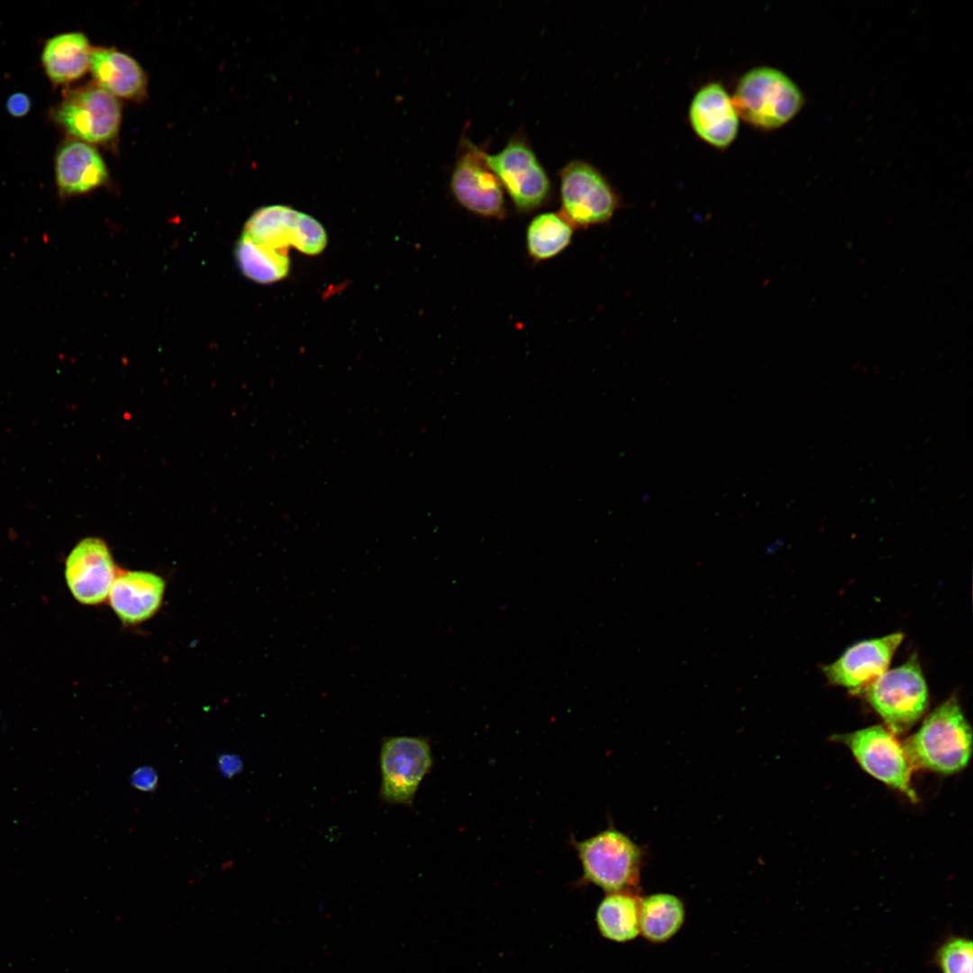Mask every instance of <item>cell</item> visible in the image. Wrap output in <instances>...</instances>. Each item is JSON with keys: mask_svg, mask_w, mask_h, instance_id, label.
<instances>
[{"mask_svg": "<svg viewBox=\"0 0 973 973\" xmlns=\"http://www.w3.org/2000/svg\"><path fill=\"white\" fill-rule=\"evenodd\" d=\"M560 176V214L574 228L608 222L619 205L614 189L593 166L581 160L566 165Z\"/></svg>", "mask_w": 973, "mask_h": 973, "instance_id": "5", "label": "cell"}, {"mask_svg": "<svg viewBox=\"0 0 973 973\" xmlns=\"http://www.w3.org/2000/svg\"><path fill=\"white\" fill-rule=\"evenodd\" d=\"M117 574L106 543L98 538L82 540L66 561L67 584L73 596L84 605L104 602Z\"/></svg>", "mask_w": 973, "mask_h": 973, "instance_id": "12", "label": "cell"}, {"mask_svg": "<svg viewBox=\"0 0 973 973\" xmlns=\"http://www.w3.org/2000/svg\"><path fill=\"white\" fill-rule=\"evenodd\" d=\"M6 108L8 113L14 117L24 116L31 109L30 97L24 93H14L8 97Z\"/></svg>", "mask_w": 973, "mask_h": 973, "instance_id": "25", "label": "cell"}, {"mask_svg": "<svg viewBox=\"0 0 973 973\" xmlns=\"http://www.w3.org/2000/svg\"><path fill=\"white\" fill-rule=\"evenodd\" d=\"M131 784L140 791L151 792L158 785V773L150 767L137 768L131 776Z\"/></svg>", "mask_w": 973, "mask_h": 973, "instance_id": "24", "label": "cell"}, {"mask_svg": "<svg viewBox=\"0 0 973 973\" xmlns=\"http://www.w3.org/2000/svg\"><path fill=\"white\" fill-rule=\"evenodd\" d=\"M573 230L574 227L560 213L537 215L526 232V247L530 257L541 261L557 256L570 244Z\"/></svg>", "mask_w": 973, "mask_h": 973, "instance_id": "22", "label": "cell"}, {"mask_svg": "<svg viewBox=\"0 0 973 973\" xmlns=\"http://www.w3.org/2000/svg\"><path fill=\"white\" fill-rule=\"evenodd\" d=\"M486 161L520 212H532L547 201L549 177L523 140L512 139L498 153L486 154Z\"/></svg>", "mask_w": 973, "mask_h": 973, "instance_id": "9", "label": "cell"}, {"mask_svg": "<svg viewBox=\"0 0 973 973\" xmlns=\"http://www.w3.org/2000/svg\"><path fill=\"white\" fill-rule=\"evenodd\" d=\"M582 867V883L606 893L633 890L640 881L642 850L625 833L614 827L584 841H574Z\"/></svg>", "mask_w": 973, "mask_h": 973, "instance_id": "3", "label": "cell"}, {"mask_svg": "<svg viewBox=\"0 0 973 973\" xmlns=\"http://www.w3.org/2000/svg\"><path fill=\"white\" fill-rule=\"evenodd\" d=\"M87 38L81 32H66L47 41L41 60L49 78L56 84L78 79L90 68L92 53Z\"/></svg>", "mask_w": 973, "mask_h": 973, "instance_id": "18", "label": "cell"}, {"mask_svg": "<svg viewBox=\"0 0 973 973\" xmlns=\"http://www.w3.org/2000/svg\"><path fill=\"white\" fill-rule=\"evenodd\" d=\"M242 235L277 250L288 252L292 247L311 256L321 253L327 244L326 232L316 219L280 205L255 211Z\"/></svg>", "mask_w": 973, "mask_h": 973, "instance_id": "7", "label": "cell"}, {"mask_svg": "<svg viewBox=\"0 0 973 973\" xmlns=\"http://www.w3.org/2000/svg\"><path fill=\"white\" fill-rule=\"evenodd\" d=\"M912 767L952 774L963 769L972 752V732L956 699L935 708L902 745Z\"/></svg>", "mask_w": 973, "mask_h": 973, "instance_id": "1", "label": "cell"}, {"mask_svg": "<svg viewBox=\"0 0 973 973\" xmlns=\"http://www.w3.org/2000/svg\"><path fill=\"white\" fill-rule=\"evenodd\" d=\"M841 741L865 771L916 800L910 782L912 766L903 746L888 729L874 725L841 735Z\"/></svg>", "mask_w": 973, "mask_h": 973, "instance_id": "10", "label": "cell"}, {"mask_svg": "<svg viewBox=\"0 0 973 973\" xmlns=\"http://www.w3.org/2000/svg\"><path fill=\"white\" fill-rule=\"evenodd\" d=\"M379 762L381 799L391 805H410L432 766L430 741L423 736L386 737L382 741Z\"/></svg>", "mask_w": 973, "mask_h": 973, "instance_id": "6", "label": "cell"}, {"mask_svg": "<svg viewBox=\"0 0 973 973\" xmlns=\"http://www.w3.org/2000/svg\"><path fill=\"white\" fill-rule=\"evenodd\" d=\"M864 691L893 734L910 729L928 705L927 685L915 656L902 666L885 671L867 685Z\"/></svg>", "mask_w": 973, "mask_h": 973, "instance_id": "4", "label": "cell"}, {"mask_svg": "<svg viewBox=\"0 0 973 973\" xmlns=\"http://www.w3.org/2000/svg\"><path fill=\"white\" fill-rule=\"evenodd\" d=\"M235 257L241 271L260 284L285 278L290 268L288 252L258 243L244 235L237 242Z\"/></svg>", "mask_w": 973, "mask_h": 973, "instance_id": "21", "label": "cell"}, {"mask_svg": "<svg viewBox=\"0 0 973 973\" xmlns=\"http://www.w3.org/2000/svg\"><path fill=\"white\" fill-rule=\"evenodd\" d=\"M463 144L450 179L453 196L464 208L477 215L504 218L503 187L487 164L486 153L469 141Z\"/></svg>", "mask_w": 973, "mask_h": 973, "instance_id": "11", "label": "cell"}, {"mask_svg": "<svg viewBox=\"0 0 973 973\" xmlns=\"http://www.w3.org/2000/svg\"><path fill=\"white\" fill-rule=\"evenodd\" d=\"M166 583L159 575L141 570L119 572L108 599L118 618L134 625L151 618L159 609Z\"/></svg>", "mask_w": 973, "mask_h": 973, "instance_id": "15", "label": "cell"}, {"mask_svg": "<svg viewBox=\"0 0 973 973\" xmlns=\"http://www.w3.org/2000/svg\"><path fill=\"white\" fill-rule=\"evenodd\" d=\"M934 959L941 973H972V941L950 936L939 946Z\"/></svg>", "mask_w": 973, "mask_h": 973, "instance_id": "23", "label": "cell"}, {"mask_svg": "<svg viewBox=\"0 0 973 973\" xmlns=\"http://www.w3.org/2000/svg\"><path fill=\"white\" fill-rule=\"evenodd\" d=\"M56 183L62 196L88 193L108 179V170L99 152L89 143L72 141L63 145L55 163Z\"/></svg>", "mask_w": 973, "mask_h": 973, "instance_id": "16", "label": "cell"}, {"mask_svg": "<svg viewBox=\"0 0 973 973\" xmlns=\"http://www.w3.org/2000/svg\"><path fill=\"white\" fill-rule=\"evenodd\" d=\"M689 120L697 136L718 149L727 148L737 136L739 115L732 97L717 82L704 86L695 95Z\"/></svg>", "mask_w": 973, "mask_h": 973, "instance_id": "14", "label": "cell"}, {"mask_svg": "<svg viewBox=\"0 0 973 973\" xmlns=\"http://www.w3.org/2000/svg\"><path fill=\"white\" fill-rule=\"evenodd\" d=\"M641 897L633 890L607 893L596 912L600 934L612 941L627 942L640 933Z\"/></svg>", "mask_w": 973, "mask_h": 973, "instance_id": "19", "label": "cell"}, {"mask_svg": "<svg viewBox=\"0 0 973 973\" xmlns=\"http://www.w3.org/2000/svg\"><path fill=\"white\" fill-rule=\"evenodd\" d=\"M219 768L226 777H232L242 768V762L236 755L224 754L218 759Z\"/></svg>", "mask_w": 973, "mask_h": 973, "instance_id": "26", "label": "cell"}, {"mask_svg": "<svg viewBox=\"0 0 973 973\" xmlns=\"http://www.w3.org/2000/svg\"><path fill=\"white\" fill-rule=\"evenodd\" d=\"M89 69L97 85L115 97L139 99L146 93L147 77L140 64L115 49L93 50Z\"/></svg>", "mask_w": 973, "mask_h": 973, "instance_id": "17", "label": "cell"}, {"mask_svg": "<svg viewBox=\"0 0 973 973\" xmlns=\"http://www.w3.org/2000/svg\"><path fill=\"white\" fill-rule=\"evenodd\" d=\"M686 909L682 900L668 893L641 898L640 933L651 943H664L684 924Z\"/></svg>", "mask_w": 973, "mask_h": 973, "instance_id": "20", "label": "cell"}, {"mask_svg": "<svg viewBox=\"0 0 973 973\" xmlns=\"http://www.w3.org/2000/svg\"><path fill=\"white\" fill-rule=\"evenodd\" d=\"M904 639L902 632L858 642L835 661L823 668L827 679L850 692H858L887 671Z\"/></svg>", "mask_w": 973, "mask_h": 973, "instance_id": "13", "label": "cell"}, {"mask_svg": "<svg viewBox=\"0 0 973 973\" xmlns=\"http://www.w3.org/2000/svg\"><path fill=\"white\" fill-rule=\"evenodd\" d=\"M57 122L86 143H105L118 133L122 109L117 98L99 86L69 93L59 105Z\"/></svg>", "mask_w": 973, "mask_h": 973, "instance_id": "8", "label": "cell"}, {"mask_svg": "<svg viewBox=\"0 0 973 973\" xmlns=\"http://www.w3.org/2000/svg\"><path fill=\"white\" fill-rule=\"evenodd\" d=\"M732 100L739 116L762 130L782 127L799 113L805 102L797 85L770 67H758L745 73Z\"/></svg>", "mask_w": 973, "mask_h": 973, "instance_id": "2", "label": "cell"}]
</instances>
